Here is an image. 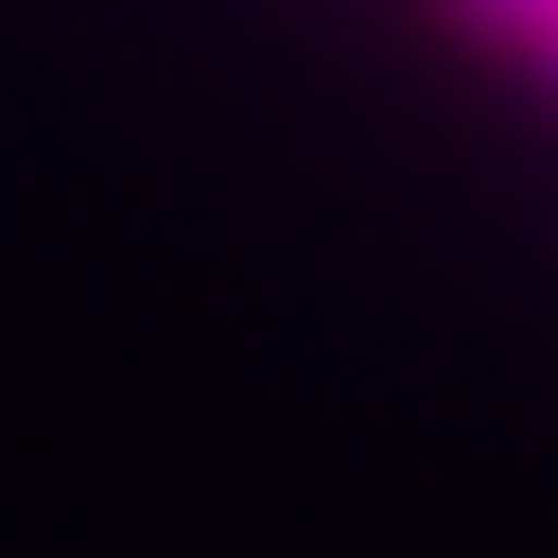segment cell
Masks as SVG:
<instances>
[{
	"label": "cell",
	"mask_w": 558,
	"mask_h": 558,
	"mask_svg": "<svg viewBox=\"0 0 558 558\" xmlns=\"http://www.w3.org/2000/svg\"><path fill=\"white\" fill-rule=\"evenodd\" d=\"M461 25H474L486 49H510V61H534V73H558V0H449Z\"/></svg>",
	"instance_id": "cell-1"
}]
</instances>
